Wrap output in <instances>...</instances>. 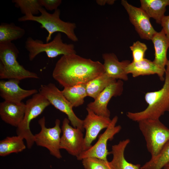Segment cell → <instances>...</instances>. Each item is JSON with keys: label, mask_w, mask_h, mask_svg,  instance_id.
<instances>
[{"label": "cell", "mask_w": 169, "mask_h": 169, "mask_svg": "<svg viewBox=\"0 0 169 169\" xmlns=\"http://www.w3.org/2000/svg\"><path fill=\"white\" fill-rule=\"evenodd\" d=\"M105 73L99 61L82 57L76 54L62 55L55 65L54 79L64 87L86 84Z\"/></svg>", "instance_id": "obj_1"}, {"label": "cell", "mask_w": 169, "mask_h": 169, "mask_svg": "<svg viewBox=\"0 0 169 169\" xmlns=\"http://www.w3.org/2000/svg\"><path fill=\"white\" fill-rule=\"evenodd\" d=\"M164 84L160 90L147 92L145 100L148 104L144 110L138 112H128L127 117L138 122L146 119H159L165 113L169 111V73L165 72Z\"/></svg>", "instance_id": "obj_2"}, {"label": "cell", "mask_w": 169, "mask_h": 169, "mask_svg": "<svg viewBox=\"0 0 169 169\" xmlns=\"http://www.w3.org/2000/svg\"><path fill=\"white\" fill-rule=\"evenodd\" d=\"M39 12L41 14L39 16L27 14L19 18L18 20L20 22L33 21L40 23L41 28L46 29L48 33L46 38V43L49 42L54 33L57 32L65 34L69 39L73 42L78 41V38L75 33L76 24L62 20L60 18L59 9L58 8L53 13H50L42 7L40 9Z\"/></svg>", "instance_id": "obj_3"}, {"label": "cell", "mask_w": 169, "mask_h": 169, "mask_svg": "<svg viewBox=\"0 0 169 169\" xmlns=\"http://www.w3.org/2000/svg\"><path fill=\"white\" fill-rule=\"evenodd\" d=\"M19 51L12 42L0 43V78L20 80L38 79L37 74L25 69L17 59Z\"/></svg>", "instance_id": "obj_4"}, {"label": "cell", "mask_w": 169, "mask_h": 169, "mask_svg": "<svg viewBox=\"0 0 169 169\" xmlns=\"http://www.w3.org/2000/svg\"><path fill=\"white\" fill-rule=\"evenodd\" d=\"M25 47L28 52L29 59L31 61L42 52H45L50 58H54L61 55L76 53L73 44L63 42L60 33H58L51 41L46 43L41 40L28 37L25 41Z\"/></svg>", "instance_id": "obj_5"}, {"label": "cell", "mask_w": 169, "mask_h": 169, "mask_svg": "<svg viewBox=\"0 0 169 169\" xmlns=\"http://www.w3.org/2000/svg\"><path fill=\"white\" fill-rule=\"evenodd\" d=\"M138 122L148 151L151 157L155 156L169 141V129L159 119H146Z\"/></svg>", "instance_id": "obj_6"}, {"label": "cell", "mask_w": 169, "mask_h": 169, "mask_svg": "<svg viewBox=\"0 0 169 169\" xmlns=\"http://www.w3.org/2000/svg\"><path fill=\"white\" fill-rule=\"evenodd\" d=\"M23 120L17 127V135L26 142L28 148H31L34 142V135L32 133L30 125L31 121L40 115L50 104L48 100L39 92L33 95L27 100Z\"/></svg>", "instance_id": "obj_7"}, {"label": "cell", "mask_w": 169, "mask_h": 169, "mask_svg": "<svg viewBox=\"0 0 169 169\" xmlns=\"http://www.w3.org/2000/svg\"><path fill=\"white\" fill-rule=\"evenodd\" d=\"M39 92L44 96L56 109L65 114L72 126L83 131V120L79 118L74 113L73 107L60 91L52 83L42 84Z\"/></svg>", "instance_id": "obj_8"}, {"label": "cell", "mask_w": 169, "mask_h": 169, "mask_svg": "<svg viewBox=\"0 0 169 169\" xmlns=\"http://www.w3.org/2000/svg\"><path fill=\"white\" fill-rule=\"evenodd\" d=\"M54 126L47 128L45 126V119L43 116L38 121L41 127L39 133L34 135V142L39 146L47 148L50 154L56 158L62 157L60 151V134L62 132L60 127V121L56 119Z\"/></svg>", "instance_id": "obj_9"}, {"label": "cell", "mask_w": 169, "mask_h": 169, "mask_svg": "<svg viewBox=\"0 0 169 169\" xmlns=\"http://www.w3.org/2000/svg\"><path fill=\"white\" fill-rule=\"evenodd\" d=\"M118 120V116H114L105 131L100 135L96 142L88 150L82 152L77 157V160H82L85 158L92 157L107 160V156L110 154L107 149L108 141L112 140L121 129L120 125H116Z\"/></svg>", "instance_id": "obj_10"}, {"label": "cell", "mask_w": 169, "mask_h": 169, "mask_svg": "<svg viewBox=\"0 0 169 169\" xmlns=\"http://www.w3.org/2000/svg\"><path fill=\"white\" fill-rule=\"evenodd\" d=\"M68 118L62 122L60 148L65 150L69 154L77 157L84 151V137L83 131L71 126Z\"/></svg>", "instance_id": "obj_11"}, {"label": "cell", "mask_w": 169, "mask_h": 169, "mask_svg": "<svg viewBox=\"0 0 169 169\" xmlns=\"http://www.w3.org/2000/svg\"><path fill=\"white\" fill-rule=\"evenodd\" d=\"M121 4L140 37L142 39L151 40L157 32L152 25L148 15L141 8L134 6L126 0H122Z\"/></svg>", "instance_id": "obj_12"}, {"label": "cell", "mask_w": 169, "mask_h": 169, "mask_svg": "<svg viewBox=\"0 0 169 169\" xmlns=\"http://www.w3.org/2000/svg\"><path fill=\"white\" fill-rule=\"evenodd\" d=\"M86 110L87 115L83 120V127L85 130L84 151L88 150L92 146V143L96 139L100 131L106 129L111 120L110 117L97 115L87 107Z\"/></svg>", "instance_id": "obj_13"}, {"label": "cell", "mask_w": 169, "mask_h": 169, "mask_svg": "<svg viewBox=\"0 0 169 169\" xmlns=\"http://www.w3.org/2000/svg\"><path fill=\"white\" fill-rule=\"evenodd\" d=\"M123 83L122 80H118L111 83L99 95L94 101L89 103L87 108L95 114L107 117L110 116V112L107 105L113 97L121 95L123 91Z\"/></svg>", "instance_id": "obj_14"}, {"label": "cell", "mask_w": 169, "mask_h": 169, "mask_svg": "<svg viewBox=\"0 0 169 169\" xmlns=\"http://www.w3.org/2000/svg\"><path fill=\"white\" fill-rule=\"evenodd\" d=\"M20 80L11 79L0 81V95L4 100L19 103L24 99L38 93L35 89L25 90L19 86Z\"/></svg>", "instance_id": "obj_15"}, {"label": "cell", "mask_w": 169, "mask_h": 169, "mask_svg": "<svg viewBox=\"0 0 169 169\" xmlns=\"http://www.w3.org/2000/svg\"><path fill=\"white\" fill-rule=\"evenodd\" d=\"M25 104L4 100L0 103V116L5 122L17 128L23 118Z\"/></svg>", "instance_id": "obj_16"}, {"label": "cell", "mask_w": 169, "mask_h": 169, "mask_svg": "<svg viewBox=\"0 0 169 169\" xmlns=\"http://www.w3.org/2000/svg\"><path fill=\"white\" fill-rule=\"evenodd\" d=\"M102 57L104 60L103 64L105 73L109 77L115 79L126 81L128 80V74L125 69L130 63L128 60L119 61L114 53H104Z\"/></svg>", "instance_id": "obj_17"}, {"label": "cell", "mask_w": 169, "mask_h": 169, "mask_svg": "<svg viewBox=\"0 0 169 169\" xmlns=\"http://www.w3.org/2000/svg\"><path fill=\"white\" fill-rule=\"evenodd\" d=\"M125 71L128 74H131L134 77L156 74L162 81L164 79V75L165 72L153 61L145 58L140 61L130 62L126 67Z\"/></svg>", "instance_id": "obj_18"}, {"label": "cell", "mask_w": 169, "mask_h": 169, "mask_svg": "<svg viewBox=\"0 0 169 169\" xmlns=\"http://www.w3.org/2000/svg\"><path fill=\"white\" fill-rule=\"evenodd\" d=\"M151 40L153 44L155 51V58L153 61L159 68L165 71V66L168 61L166 54L169 48V38L162 29L160 32H156Z\"/></svg>", "instance_id": "obj_19"}, {"label": "cell", "mask_w": 169, "mask_h": 169, "mask_svg": "<svg viewBox=\"0 0 169 169\" xmlns=\"http://www.w3.org/2000/svg\"><path fill=\"white\" fill-rule=\"evenodd\" d=\"M130 142V140L127 139L112 146L110 152L113 155V158L110 162L112 169H141L140 164H133L125 159V150Z\"/></svg>", "instance_id": "obj_20"}, {"label": "cell", "mask_w": 169, "mask_h": 169, "mask_svg": "<svg viewBox=\"0 0 169 169\" xmlns=\"http://www.w3.org/2000/svg\"><path fill=\"white\" fill-rule=\"evenodd\" d=\"M141 8L149 17L161 24L165 16L166 7L169 6V0H141Z\"/></svg>", "instance_id": "obj_21"}, {"label": "cell", "mask_w": 169, "mask_h": 169, "mask_svg": "<svg viewBox=\"0 0 169 169\" xmlns=\"http://www.w3.org/2000/svg\"><path fill=\"white\" fill-rule=\"evenodd\" d=\"M63 95L73 107L82 105L84 99L87 96L86 84H79L73 86L64 87L61 91Z\"/></svg>", "instance_id": "obj_22"}, {"label": "cell", "mask_w": 169, "mask_h": 169, "mask_svg": "<svg viewBox=\"0 0 169 169\" xmlns=\"http://www.w3.org/2000/svg\"><path fill=\"white\" fill-rule=\"evenodd\" d=\"M116 80L108 76L105 73L91 80L86 84L87 96L95 99L102 91Z\"/></svg>", "instance_id": "obj_23"}, {"label": "cell", "mask_w": 169, "mask_h": 169, "mask_svg": "<svg viewBox=\"0 0 169 169\" xmlns=\"http://www.w3.org/2000/svg\"><path fill=\"white\" fill-rule=\"evenodd\" d=\"M23 139L17 136H8L0 141V156H5L12 153L21 152L26 146Z\"/></svg>", "instance_id": "obj_24"}, {"label": "cell", "mask_w": 169, "mask_h": 169, "mask_svg": "<svg viewBox=\"0 0 169 169\" xmlns=\"http://www.w3.org/2000/svg\"><path fill=\"white\" fill-rule=\"evenodd\" d=\"M25 30L13 23H2L0 25V43L12 42L22 38Z\"/></svg>", "instance_id": "obj_25"}, {"label": "cell", "mask_w": 169, "mask_h": 169, "mask_svg": "<svg viewBox=\"0 0 169 169\" xmlns=\"http://www.w3.org/2000/svg\"><path fill=\"white\" fill-rule=\"evenodd\" d=\"M169 162V141L158 154L151 158L141 167V169H162Z\"/></svg>", "instance_id": "obj_26"}, {"label": "cell", "mask_w": 169, "mask_h": 169, "mask_svg": "<svg viewBox=\"0 0 169 169\" xmlns=\"http://www.w3.org/2000/svg\"><path fill=\"white\" fill-rule=\"evenodd\" d=\"M12 2L24 15L30 14L35 16L40 13L39 10L43 7L39 0H13Z\"/></svg>", "instance_id": "obj_27"}, {"label": "cell", "mask_w": 169, "mask_h": 169, "mask_svg": "<svg viewBox=\"0 0 169 169\" xmlns=\"http://www.w3.org/2000/svg\"><path fill=\"white\" fill-rule=\"evenodd\" d=\"M82 161L85 169H112L110 162L108 160L89 157L85 158Z\"/></svg>", "instance_id": "obj_28"}, {"label": "cell", "mask_w": 169, "mask_h": 169, "mask_svg": "<svg viewBox=\"0 0 169 169\" xmlns=\"http://www.w3.org/2000/svg\"><path fill=\"white\" fill-rule=\"evenodd\" d=\"M130 48L132 52L133 62L140 61L145 58V54L147 49L146 44L137 41L134 42Z\"/></svg>", "instance_id": "obj_29"}, {"label": "cell", "mask_w": 169, "mask_h": 169, "mask_svg": "<svg viewBox=\"0 0 169 169\" xmlns=\"http://www.w3.org/2000/svg\"><path fill=\"white\" fill-rule=\"evenodd\" d=\"M40 3L43 7L46 10H55L61 4V0H39Z\"/></svg>", "instance_id": "obj_30"}, {"label": "cell", "mask_w": 169, "mask_h": 169, "mask_svg": "<svg viewBox=\"0 0 169 169\" xmlns=\"http://www.w3.org/2000/svg\"><path fill=\"white\" fill-rule=\"evenodd\" d=\"M161 24L165 34L169 38V15L165 16L164 17Z\"/></svg>", "instance_id": "obj_31"}, {"label": "cell", "mask_w": 169, "mask_h": 169, "mask_svg": "<svg viewBox=\"0 0 169 169\" xmlns=\"http://www.w3.org/2000/svg\"><path fill=\"white\" fill-rule=\"evenodd\" d=\"M114 0H97L96 1L97 4L103 6L106 4L112 5L114 3Z\"/></svg>", "instance_id": "obj_32"}, {"label": "cell", "mask_w": 169, "mask_h": 169, "mask_svg": "<svg viewBox=\"0 0 169 169\" xmlns=\"http://www.w3.org/2000/svg\"><path fill=\"white\" fill-rule=\"evenodd\" d=\"M165 72L169 73V60H168L166 65Z\"/></svg>", "instance_id": "obj_33"}, {"label": "cell", "mask_w": 169, "mask_h": 169, "mask_svg": "<svg viewBox=\"0 0 169 169\" xmlns=\"http://www.w3.org/2000/svg\"><path fill=\"white\" fill-rule=\"evenodd\" d=\"M163 169H169V162L163 168Z\"/></svg>", "instance_id": "obj_34"}]
</instances>
